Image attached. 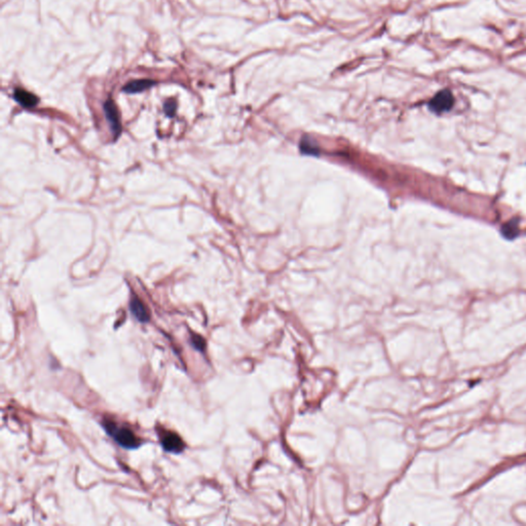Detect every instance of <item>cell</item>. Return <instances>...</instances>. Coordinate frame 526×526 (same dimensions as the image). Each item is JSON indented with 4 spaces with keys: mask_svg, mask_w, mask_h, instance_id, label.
I'll return each instance as SVG.
<instances>
[{
    "mask_svg": "<svg viewBox=\"0 0 526 526\" xmlns=\"http://www.w3.org/2000/svg\"><path fill=\"white\" fill-rule=\"evenodd\" d=\"M104 112L106 119L110 126L111 132L114 136H118L121 131L120 127V120H119V114L116 108V105L113 103L112 100H108L104 104Z\"/></svg>",
    "mask_w": 526,
    "mask_h": 526,
    "instance_id": "cell-4",
    "label": "cell"
},
{
    "mask_svg": "<svg viewBox=\"0 0 526 526\" xmlns=\"http://www.w3.org/2000/svg\"><path fill=\"white\" fill-rule=\"evenodd\" d=\"M453 103H454L453 95L451 94L450 90L444 89V90H441L438 94H436L435 97L431 100V102H429L428 107H429V109L436 113H442V112L449 111L452 108Z\"/></svg>",
    "mask_w": 526,
    "mask_h": 526,
    "instance_id": "cell-2",
    "label": "cell"
},
{
    "mask_svg": "<svg viewBox=\"0 0 526 526\" xmlns=\"http://www.w3.org/2000/svg\"><path fill=\"white\" fill-rule=\"evenodd\" d=\"M130 311L132 313V315L134 316V318L140 322V323H148L149 320H150V317H149V314L145 307V305L143 304V302L136 296H134L131 301H130Z\"/></svg>",
    "mask_w": 526,
    "mask_h": 526,
    "instance_id": "cell-5",
    "label": "cell"
},
{
    "mask_svg": "<svg viewBox=\"0 0 526 526\" xmlns=\"http://www.w3.org/2000/svg\"><path fill=\"white\" fill-rule=\"evenodd\" d=\"M517 222L516 220L510 221L508 224H506L503 227V233L508 238H514L518 234V228H517Z\"/></svg>",
    "mask_w": 526,
    "mask_h": 526,
    "instance_id": "cell-8",
    "label": "cell"
},
{
    "mask_svg": "<svg viewBox=\"0 0 526 526\" xmlns=\"http://www.w3.org/2000/svg\"><path fill=\"white\" fill-rule=\"evenodd\" d=\"M161 444L163 449L169 453L179 454L185 449V443L183 440L176 433L169 431H165L161 435Z\"/></svg>",
    "mask_w": 526,
    "mask_h": 526,
    "instance_id": "cell-3",
    "label": "cell"
},
{
    "mask_svg": "<svg viewBox=\"0 0 526 526\" xmlns=\"http://www.w3.org/2000/svg\"><path fill=\"white\" fill-rule=\"evenodd\" d=\"M166 112L169 114V115H173L174 114V110H175V104L173 102H169L166 104Z\"/></svg>",
    "mask_w": 526,
    "mask_h": 526,
    "instance_id": "cell-10",
    "label": "cell"
},
{
    "mask_svg": "<svg viewBox=\"0 0 526 526\" xmlns=\"http://www.w3.org/2000/svg\"><path fill=\"white\" fill-rule=\"evenodd\" d=\"M154 83L156 82L153 80H149V79L134 80V81H131L128 84H126L123 87V90L129 94H136V92H140V91H143V90L151 87Z\"/></svg>",
    "mask_w": 526,
    "mask_h": 526,
    "instance_id": "cell-7",
    "label": "cell"
},
{
    "mask_svg": "<svg viewBox=\"0 0 526 526\" xmlns=\"http://www.w3.org/2000/svg\"><path fill=\"white\" fill-rule=\"evenodd\" d=\"M190 343L193 348L199 352H204L206 348V342L205 339L200 335H194L190 338Z\"/></svg>",
    "mask_w": 526,
    "mask_h": 526,
    "instance_id": "cell-9",
    "label": "cell"
},
{
    "mask_svg": "<svg viewBox=\"0 0 526 526\" xmlns=\"http://www.w3.org/2000/svg\"><path fill=\"white\" fill-rule=\"evenodd\" d=\"M14 98L24 108H32L38 103V98L35 95L22 88H17L15 90Z\"/></svg>",
    "mask_w": 526,
    "mask_h": 526,
    "instance_id": "cell-6",
    "label": "cell"
},
{
    "mask_svg": "<svg viewBox=\"0 0 526 526\" xmlns=\"http://www.w3.org/2000/svg\"><path fill=\"white\" fill-rule=\"evenodd\" d=\"M102 426L105 432L122 448L128 450H134L140 447V440L136 437L135 433L129 427L119 426L114 421L105 419L102 422Z\"/></svg>",
    "mask_w": 526,
    "mask_h": 526,
    "instance_id": "cell-1",
    "label": "cell"
}]
</instances>
